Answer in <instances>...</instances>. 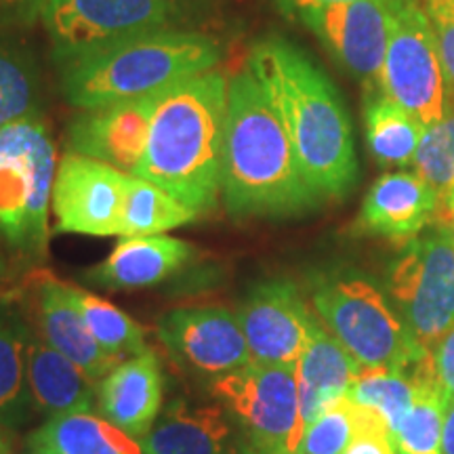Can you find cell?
Returning <instances> with one entry per match:
<instances>
[{
    "label": "cell",
    "mask_w": 454,
    "mask_h": 454,
    "mask_svg": "<svg viewBox=\"0 0 454 454\" xmlns=\"http://www.w3.org/2000/svg\"><path fill=\"white\" fill-rule=\"evenodd\" d=\"M286 129L305 179L322 200H343L360 177L354 127L326 72L297 44L259 38L247 59Z\"/></svg>",
    "instance_id": "obj_1"
},
{
    "label": "cell",
    "mask_w": 454,
    "mask_h": 454,
    "mask_svg": "<svg viewBox=\"0 0 454 454\" xmlns=\"http://www.w3.org/2000/svg\"><path fill=\"white\" fill-rule=\"evenodd\" d=\"M221 200L227 213L240 219L301 217L322 202L305 179L280 116L248 66L227 84Z\"/></svg>",
    "instance_id": "obj_2"
},
{
    "label": "cell",
    "mask_w": 454,
    "mask_h": 454,
    "mask_svg": "<svg viewBox=\"0 0 454 454\" xmlns=\"http://www.w3.org/2000/svg\"><path fill=\"white\" fill-rule=\"evenodd\" d=\"M230 78L208 70L162 93L135 177L147 179L198 217L221 198Z\"/></svg>",
    "instance_id": "obj_3"
},
{
    "label": "cell",
    "mask_w": 454,
    "mask_h": 454,
    "mask_svg": "<svg viewBox=\"0 0 454 454\" xmlns=\"http://www.w3.org/2000/svg\"><path fill=\"white\" fill-rule=\"evenodd\" d=\"M221 44L202 32L164 27L55 66L64 99L76 110L164 93L175 84L215 70Z\"/></svg>",
    "instance_id": "obj_4"
},
{
    "label": "cell",
    "mask_w": 454,
    "mask_h": 454,
    "mask_svg": "<svg viewBox=\"0 0 454 454\" xmlns=\"http://www.w3.org/2000/svg\"><path fill=\"white\" fill-rule=\"evenodd\" d=\"M311 303L328 333L362 371H412L421 362L404 322L372 278L356 270H328L311 278Z\"/></svg>",
    "instance_id": "obj_5"
},
{
    "label": "cell",
    "mask_w": 454,
    "mask_h": 454,
    "mask_svg": "<svg viewBox=\"0 0 454 454\" xmlns=\"http://www.w3.org/2000/svg\"><path fill=\"white\" fill-rule=\"evenodd\" d=\"M57 154L44 118L0 129V240L30 261L47 257Z\"/></svg>",
    "instance_id": "obj_6"
},
{
    "label": "cell",
    "mask_w": 454,
    "mask_h": 454,
    "mask_svg": "<svg viewBox=\"0 0 454 454\" xmlns=\"http://www.w3.org/2000/svg\"><path fill=\"white\" fill-rule=\"evenodd\" d=\"M208 391L240 429L253 454H294L303 438L294 366L248 362L208 381Z\"/></svg>",
    "instance_id": "obj_7"
},
{
    "label": "cell",
    "mask_w": 454,
    "mask_h": 454,
    "mask_svg": "<svg viewBox=\"0 0 454 454\" xmlns=\"http://www.w3.org/2000/svg\"><path fill=\"white\" fill-rule=\"evenodd\" d=\"M387 291L414 348L431 356L454 326V234L435 225L406 244L391 265Z\"/></svg>",
    "instance_id": "obj_8"
},
{
    "label": "cell",
    "mask_w": 454,
    "mask_h": 454,
    "mask_svg": "<svg viewBox=\"0 0 454 454\" xmlns=\"http://www.w3.org/2000/svg\"><path fill=\"white\" fill-rule=\"evenodd\" d=\"M190 0H47L43 26L55 66L145 32L179 27Z\"/></svg>",
    "instance_id": "obj_9"
},
{
    "label": "cell",
    "mask_w": 454,
    "mask_h": 454,
    "mask_svg": "<svg viewBox=\"0 0 454 454\" xmlns=\"http://www.w3.org/2000/svg\"><path fill=\"white\" fill-rule=\"evenodd\" d=\"M379 89L423 127H431L444 116L446 78L434 26L421 0H406L395 17Z\"/></svg>",
    "instance_id": "obj_10"
},
{
    "label": "cell",
    "mask_w": 454,
    "mask_h": 454,
    "mask_svg": "<svg viewBox=\"0 0 454 454\" xmlns=\"http://www.w3.org/2000/svg\"><path fill=\"white\" fill-rule=\"evenodd\" d=\"M404 4L406 0H351L309 9L297 20L345 72L374 87L381 78L395 17Z\"/></svg>",
    "instance_id": "obj_11"
},
{
    "label": "cell",
    "mask_w": 454,
    "mask_h": 454,
    "mask_svg": "<svg viewBox=\"0 0 454 454\" xmlns=\"http://www.w3.org/2000/svg\"><path fill=\"white\" fill-rule=\"evenodd\" d=\"M129 177L121 168L67 152L57 162L53 184L55 231L95 238L121 236Z\"/></svg>",
    "instance_id": "obj_12"
},
{
    "label": "cell",
    "mask_w": 454,
    "mask_h": 454,
    "mask_svg": "<svg viewBox=\"0 0 454 454\" xmlns=\"http://www.w3.org/2000/svg\"><path fill=\"white\" fill-rule=\"evenodd\" d=\"M236 316L253 362L276 366H297L317 322L301 288L288 278L254 284Z\"/></svg>",
    "instance_id": "obj_13"
},
{
    "label": "cell",
    "mask_w": 454,
    "mask_h": 454,
    "mask_svg": "<svg viewBox=\"0 0 454 454\" xmlns=\"http://www.w3.org/2000/svg\"><path fill=\"white\" fill-rule=\"evenodd\" d=\"M158 339L185 371L217 379L253 362L240 320L227 308H177L160 316Z\"/></svg>",
    "instance_id": "obj_14"
},
{
    "label": "cell",
    "mask_w": 454,
    "mask_h": 454,
    "mask_svg": "<svg viewBox=\"0 0 454 454\" xmlns=\"http://www.w3.org/2000/svg\"><path fill=\"white\" fill-rule=\"evenodd\" d=\"M17 303H21V314L34 334L55 351L70 357L98 385L124 362L107 354L93 337L81 309L74 303L72 284L49 274H36L27 280L24 297L17 299Z\"/></svg>",
    "instance_id": "obj_15"
},
{
    "label": "cell",
    "mask_w": 454,
    "mask_h": 454,
    "mask_svg": "<svg viewBox=\"0 0 454 454\" xmlns=\"http://www.w3.org/2000/svg\"><path fill=\"white\" fill-rule=\"evenodd\" d=\"M162 93L81 110L67 127V152L133 175L144 158L152 118Z\"/></svg>",
    "instance_id": "obj_16"
},
{
    "label": "cell",
    "mask_w": 454,
    "mask_h": 454,
    "mask_svg": "<svg viewBox=\"0 0 454 454\" xmlns=\"http://www.w3.org/2000/svg\"><path fill=\"white\" fill-rule=\"evenodd\" d=\"M440 196L417 173H385L368 190L357 215V227L368 236L411 244L435 225Z\"/></svg>",
    "instance_id": "obj_17"
},
{
    "label": "cell",
    "mask_w": 454,
    "mask_h": 454,
    "mask_svg": "<svg viewBox=\"0 0 454 454\" xmlns=\"http://www.w3.org/2000/svg\"><path fill=\"white\" fill-rule=\"evenodd\" d=\"M147 454H253L219 404L192 406L175 400L141 440Z\"/></svg>",
    "instance_id": "obj_18"
},
{
    "label": "cell",
    "mask_w": 454,
    "mask_h": 454,
    "mask_svg": "<svg viewBox=\"0 0 454 454\" xmlns=\"http://www.w3.org/2000/svg\"><path fill=\"white\" fill-rule=\"evenodd\" d=\"M164 381L154 351L124 360L98 387V411L135 440H144L162 411Z\"/></svg>",
    "instance_id": "obj_19"
},
{
    "label": "cell",
    "mask_w": 454,
    "mask_h": 454,
    "mask_svg": "<svg viewBox=\"0 0 454 454\" xmlns=\"http://www.w3.org/2000/svg\"><path fill=\"white\" fill-rule=\"evenodd\" d=\"M194 253L190 242L173 236L121 238L110 257L89 271L87 280L114 293L152 288L179 274Z\"/></svg>",
    "instance_id": "obj_20"
},
{
    "label": "cell",
    "mask_w": 454,
    "mask_h": 454,
    "mask_svg": "<svg viewBox=\"0 0 454 454\" xmlns=\"http://www.w3.org/2000/svg\"><path fill=\"white\" fill-rule=\"evenodd\" d=\"M360 372L362 366L317 320L308 348L294 366L303 423L309 425L328 408L345 400Z\"/></svg>",
    "instance_id": "obj_21"
},
{
    "label": "cell",
    "mask_w": 454,
    "mask_h": 454,
    "mask_svg": "<svg viewBox=\"0 0 454 454\" xmlns=\"http://www.w3.org/2000/svg\"><path fill=\"white\" fill-rule=\"evenodd\" d=\"M27 385L34 412L47 419L76 412H95L99 385L70 357L30 334L27 340Z\"/></svg>",
    "instance_id": "obj_22"
},
{
    "label": "cell",
    "mask_w": 454,
    "mask_h": 454,
    "mask_svg": "<svg viewBox=\"0 0 454 454\" xmlns=\"http://www.w3.org/2000/svg\"><path fill=\"white\" fill-rule=\"evenodd\" d=\"M32 328L11 293L0 297V427L20 429L34 406L27 385V340Z\"/></svg>",
    "instance_id": "obj_23"
},
{
    "label": "cell",
    "mask_w": 454,
    "mask_h": 454,
    "mask_svg": "<svg viewBox=\"0 0 454 454\" xmlns=\"http://www.w3.org/2000/svg\"><path fill=\"white\" fill-rule=\"evenodd\" d=\"M26 444L27 450L55 454H147L139 440L95 412L47 419L27 435Z\"/></svg>",
    "instance_id": "obj_24"
},
{
    "label": "cell",
    "mask_w": 454,
    "mask_h": 454,
    "mask_svg": "<svg viewBox=\"0 0 454 454\" xmlns=\"http://www.w3.org/2000/svg\"><path fill=\"white\" fill-rule=\"evenodd\" d=\"M366 145L383 167H412L425 127L379 84L368 87L364 101Z\"/></svg>",
    "instance_id": "obj_25"
},
{
    "label": "cell",
    "mask_w": 454,
    "mask_h": 454,
    "mask_svg": "<svg viewBox=\"0 0 454 454\" xmlns=\"http://www.w3.org/2000/svg\"><path fill=\"white\" fill-rule=\"evenodd\" d=\"M43 116V76L32 51L0 32V129Z\"/></svg>",
    "instance_id": "obj_26"
},
{
    "label": "cell",
    "mask_w": 454,
    "mask_h": 454,
    "mask_svg": "<svg viewBox=\"0 0 454 454\" xmlns=\"http://www.w3.org/2000/svg\"><path fill=\"white\" fill-rule=\"evenodd\" d=\"M198 215L152 181L130 175L118 238L160 236L196 221Z\"/></svg>",
    "instance_id": "obj_27"
},
{
    "label": "cell",
    "mask_w": 454,
    "mask_h": 454,
    "mask_svg": "<svg viewBox=\"0 0 454 454\" xmlns=\"http://www.w3.org/2000/svg\"><path fill=\"white\" fill-rule=\"evenodd\" d=\"M412 372L419 379V394L412 411L394 435L397 454H444L442 429H444L446 402L431 379L427 362H419Z\"/></svg>",
    "instance_id": "obj_28"
},
{
    "label": "cell",
    "mask_w": 454,
    "mask_h": 454,
    "mask_svg": "<svg viewBox=\"0 0 454 454\" xmlns=\"http://www.w3.org/2000/svg\"><path fill=\"white\" fill-rule=\"evenodd\" d=\"M72 297L93 337L107 354L124 360V356H141L150 351L144 326L116 305H112L110 301L78 286H72Z\"/></svg>",
    "instance_id": "obj_29"
},
{
    "label": "cell",
    "mask_w": 454,
    "mask_h": 454,
    "mask_svg": "<svg viewBox=\"0 0 454 454\" xmlns=\"http://www.w3.org/2000/svg\"><path fill=\"white\" fill-rule=\"evenodd\" d=\"M419 394V379L412 371H362L356 383L351 385L348 400L357 406L377 411L389 425L391 434L400 429V425L412 411Z\"/></svg>",
    "instance_id": "obj_30"
},
{
    "label": "cell",
    "mask_w": 454,
    "mask_h": 454,
    "mask_svg": "<svg viewBox=\"0 0 454 454\" xmlns=\"http://www.w3.org/2000/svg\"><path fill=\"white\" fill-rule=\"evenodd\" d=\"M414 173L440 198L454 185V90L446 87L444 116L440 122L425 127L412 160Z\"/></svg>",
    "instance_id": "obj_31"
},
{
    "label": "cell",
    "mask_w": 454,
    "mask_h": 454,
    "mask_svg": "<svg viewBox=\"0 0 454 454\" xmlns=\"http://www.w3.org/2000/svg\"><path fill=\"white\" fill-rule=\"evenodd\" d=\"M364 411V406L354 404L348 397L337 402L305 425L294 454H345L362 427Z\"/></svg>",
    "instance_id": "obj_32"
},
{
    "label": "cell",
    "mask_w": 454,
    "mask_h": 454,
    "mask_svg": "<svg viewBox=\"0 0 454 454\" xmlns=\"http://www.w3.org/2000/svg\"><path fill=\"white\" fill-rule=\"evenodd\" d=\"M345 454H397L395 438L381 414L366 408L362 427Z\"/></svg>",
    "instance_id": "obj_33"
},
{
    "label": "cell",
    "mask_w": 454,
    "mask_h": 454,
    "mask_svg": "<svg viewBox=\"0 0 454 454\" xmlns=\"http://www.w3.org/2000/svg\"><path fill=\"white\" fill-rule=\"evenodd\" d=\"M427 360L435 387L440 389L446 404H450L454 402V326L442 337Z\"/></svg>",
    "instance_id": "obj_34"
},
{
    "label": "cell",
    "mask_w": 454,
    "mask_h": 454,
    "mask_svg": "<svg viewBox=\"0 0 454 454\" xmlns=\"http://www.w3.org/2000/svg\"><path fill=\"white\" fill-rule=\"evenodd\" d=\"M47 0H0V26L30 27L43 17Z\"/></svg>",
    "instance_id": "obj_35"
},
{
    "label": "cell",
    "mask_w": 454,
    "mask_h": 454,
    "mask_svg": "<svg viewBox=\"0 0 454 454\" xmlns=\"http://www.w3.org/2000/svg\"><path fill=\"white\" fill-rule=\"evenodd\" d=\"M434 32L435 44H438L440 64L442 70H444L446 87L454 90V24H438L434 26Z\"/></svg>",
    "instance_id": "obj_36"
},
{
    "label": "cell",
    "mask_w": 454,
    "mask_h": 454,
    "mask_svg": "<svg viewBox=\"0 0 454 454\" xmlns=\"http://www.w3.org/2000/svg\"><path fill=\"white\" fill-rule=\"evenodd\" d=\"M278 4V9L282 11L284 15L288 17H297L301 13L309 9H320V7H328V4H340V3H351V0H274Z\"/></svg>",
    "instance_id": "obj_37"
},
{
    "label": "cell",
    "mask_w": 454,
    "mask_h": 454,
    "mask_svg": "<svg viewBox=\"0 0 454 454\" xmlns=\"http://www.w3.org/2000/svg\"><path fill=\"white\" fill-rule=\"evenodd\" d=\"M421 3L434 26L454 24V0H421Z\"/></svg>",
    "instance_id": "obj_38"
},
{
    "label": "cell",
    "mask_w": 454,
    "mask_h": 454,
    "mask_svg": "<svg viewBox=\"0 0 454 454\" xmlns=\"http://www.w3.org/2000/svg\"><path fill=\"white\" fill-rule=\"evenodd\" d=\"M435 225L446 227V230H450L454 234V185L440 198V211Z\"/></svg>",
    "instance_id": "obj_39"
},
{
    "label": "cell",
    "mask_w": 454,
    "mask_h": 454,
    "mask_svg": "<svg viewBox=\"0 0 454 454\" xmlns=\"http://www.w3.org/2000/svg\"><path fill=\"white\" fill-rule=\"evenodd\" d=\"M442 452L454 454V402L446 404L444 429H442Z\"/></svg>",
    "instance_id": "obj_40"
},
{
    "label": "cell",
    "mask_w": 454,
    "mask_h": 454,
    "mask_svg": "<svg viewBox=\"0 0 454 454\" xmlns=\"http://www.w3.org/2000/svg\"><path fill=\"white\" fill-rule=\"evenodd\" d=\"M7 280H9V263L4 253L0 251V297L7 293Z\"/></svg>",
    "instance_id": "obj_41"
},
{
    "label": "cell",
    "mask_w": 454,
    "mask_h": 454,
    "mask_svg": "<svg viewBox=\"0 0 454 454\" xmlns=\"http://www.w3.org/2000/svg\"><path fill=\"white\" fill-rule=\"evenodd\" d=\"M0 454H13V446H11L7 429L0 427Z\"/></svg>",
    "instance_id": "obj_42"
},
{
    "label": "cell",
    "mask_w": 454,
    "mask_h": 454,
    "mask_svg": "<svg viewBox=\"0 0 454 454\" xmlns=\"http://www.w3.org/2000/svg\"><path fill=\"white\" fill-rule=\"evenodd\" d=\"M27 454H55V452H51V450H30Z\"/></svg>",
    "instance_id": "obj_43"
}]
</instances>
